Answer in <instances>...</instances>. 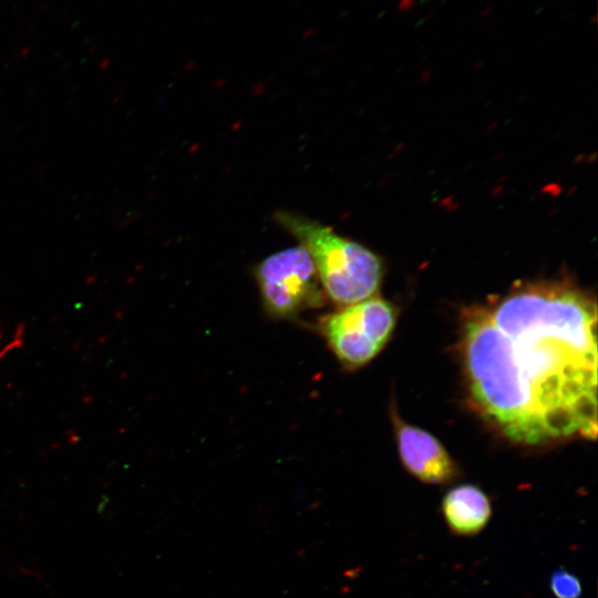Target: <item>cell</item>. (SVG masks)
I'll return each instance as SVG.
<instances>
[{
  "mask_svg": "<svg viewBox=\"0 0 598 598\" xmlns=\"http://www.w3.org/2000/svg\"><path fill=\"white\" fill-rule=\"evenodd\" d=\"M275 219L308 251L326 297L337 306L377 295L383 266L373 251L299 214L279 210Z\"/></svg>",
  "mask_w": 598,
  "mask_h": 598,
  "instance_id": "obj_2",
  "label": "cell"
},
{
  "mask_svg": "<svg viewBox=\"0 0 598 598\" xmlns=\"http://www.w3.org/2000/svg\"><path fill=\"white\" fill-rule=\"evenodd\" d=\"M549 589L555 598H580L582 594L580 579L564 567L551 573Z\"/></svg>",
  "mask_w": 598,
  "mask_h": 598,
  "instance_id": "obj_7",
  "label": "cell"
},
{
  "mask_svg": "<svg viewBox=\"0 0 598 598\" xmlns=\"http://www.w3.org/2000/svg\"><path fill=\"white\" fill-rule=\"evenodd\" d=\"M416 0H400L398 2V10L400 12H408L414 8Z\"/></svg>",
  "mask_w": 598,
  "mask_h": 598,
  "instance_id": "obj_8",
  "label": "cell"
},
{
  "mask_svg": "<svg viewBox=\"0 0 598 598\" xmlns=\"http://www.w3.org/2000/svg\"><path fill=\"white\" fill-rule=\"evenodd\" d=\"M553 1H558V0H553Z\"/></svg>",
  "mask_w": 598,
  "mask_h": 598,
  "instance_id": "obj_12",
  "label": "cell"
},
{
  "mask_svg": "<svg viewBox=\"0 0 598 598\" xmlns=\"http://www.w3.org/2000/svg\"><path fill=\"white\" fill-rule=\"evenodd\" d=\"M434 17V12H430L426 16H424L422 19H420L416 23V25H420L429 20H431Z\"/></svg>",
  "mask_w": 598,
  "mask_h": 598,
  "instance_id": "obj_9",
  "label": "cell"
},
{
  "mask_svg": "<svg viewBox=\"0 0 598 598\" xmlns=\"http://www.w3.org/2000/svg\"><path fill=\"white\" fill-rule=\"evenodd\" d=\"M461 359L475 409L509 441L597 435V305L565 281L528 282L471 308Z\"/></svg>",
  "mask_w": 598,
  "mask_h": 598,
  "instance_id": "obj_1",
  "label": "cell"
},
{
  "mask_svg": "<svg viewBox=\"0 0 598 598\" xmlns=\"http://www.w3.org/2000/svg\"><path fill=\"white\" fill-rule=\"evenodd\" d=\"M254 275L262 307L276 319H291L322 307L327 298L313 261L300 245L266 257Z\"/></svg>",
  "mask_w": 598,
  "mask_h": 598,
  "instance_id": "obj_4",
  "label": "cell"
},
{
  "mask_svg": "<svg viewBox=\"0 0 598 598\" xmlns=\"http://www.w3.org/2000/svg\"><path fill=\"white\" fill-rule=\"evenodd\" d=\"M492 10H493V7H492V6L486 7L484 10H482V11L480 12V14H478L480 18L486 17Z\"/></svg>",
  "mask_w": 598,
  "mask_h": 598,
  "instance_id": "obj_10",
  "label": "cell"
},
{
  "mask_svg": "<svg viewBox=\"0 0 598 598\" xmlns=\"http://www.w3.org/2000/svg\"><path fill=\"white\" fill-rule=\"evenodd\" d=\"M393 422L400 458L413 476L423 483L439 485L456 478V463L435 436L396 415Z\"/></svg>",
  "mask_w": 598,
  "mask_h": 598,
  "instance_id": "obj_5",
  "label": "cell"
},
{
  "mask_svg": "<svg viewBox=\"0 0 598 598\" xmlns=\"http://www.w3.org/2000/svg\"><path fill=\"white\" fill-rule=\"evenodd\" d=\"M442 514L448 529L457 536L481 533L492 516L491 499L476 485L462 484L447 491L442 499Z\"/></svg>",
  "mask_w": 598,
  "mask_h": 598,
  "instance_id": "obj_6",
  "label": "cell"
},
{
  "mask_svg": "<svg viewBox=\"0 0 598 598\" xmlns=\"http://www.w3.org/2000/svg\"><path fill=\"white\" fill-rule=\"evenodd\" d=\"M395 322L393 305L373 296L327 316L321 322V331L341 364L355 369L379 354L392 336Z\"/></svg>",
  "mask_w": 598,
  "mask_h": 598,
  "instance_id": "obj_3",
  "label": "cell"
},
{
  "mask_svg": "<svg viewBox=\"0 0 598 598\" xmlns=\"http://www.w3.org/2000/svg\"><path fill=\"white\" fill-rule=\"evenodd\" d=\"M596 23V17L592 16L591 19H590V24H595Z\"/></svg>",
  "mask_w": 598,
  "mask_h": 598,
  "instance_id": "obj_11",
  "label": "cell"
}]
</instances>
